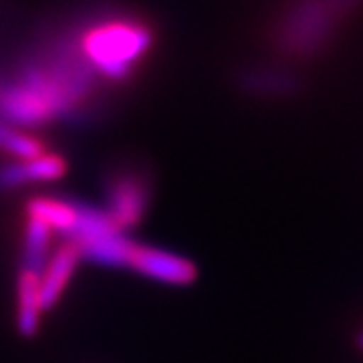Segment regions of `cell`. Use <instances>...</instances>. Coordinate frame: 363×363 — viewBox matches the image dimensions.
<instances>
[{
  "label": "cell",
  "instance_id": "52a82bcc",
  "mask_svg": "<svg viewBox=\"0 0 363 363\" xmlns=\"http://www.w3.org/2000/svg\"><path fill=\"white\" fill-rule=\"evenodd\" d=\"M67 172V162L57 154L23 160L18 164L0 168V188H16L28 182H52L63 178Z\"/></svg>",
  "mask_w": 363,
  "mask_h": 363
},
{
  "label": "cell",
  "instance_id": "5b68a950",
  "mask_svg": "<svg viewBox=\"0 0 363 363\" xmlns=\"http://www.w3.org/2000/svg\"><path fill=\"white\" fill-rule=\"evenodd\" d=\"M128 267L168 285H190L196 281V267L190 260L142 245H133Z\"/></svg>",
  "mask_w": 363,
  "mask_h": 363
},
{
  "label": "cell",
  "instance_id": "3957f363",
  "mask_svg": "<svg viewBox=\"0 0 363 363\" xmlns=\"http://www.w3.org/2000/svg\"><path fill=\"white\" fill-rule=\"evenodd\" d=\"M353 2L357 0H298L281 28V45L297 55L321 49L337 28L333 23L350 13Z\"/></svg>",
  "mask_w": 363,
  "mask_h": 363
},
{
  "label": "cell",
  "instance_id": "7a4b0ae2",
  "mask_svg": "<svg viewBox=\"0 0 363 363\" xmlns=\"http://www.w3.org/2000/svg\"><path fill=\"white\" fill-rule=\"evenodd\" d=\"M79 49L97 77L125 81L154 45L152 28L133 18H105L77 35Z\"/></svg>",
  "mask_w": 363,
  "mask_h": 363
},
{
  "label": "cell",
  "instance_id": "8fae6325",
  "mask_svg": "<svg viewBox=\"0 0 363 363\" xmlns=\"http://www.w3.org/2000/svg\"><path fill=\"white\" fill-rule=\"evenodd\" d=\"M0 150L21 157V160H33V157L45 156V143L39 142L37 138H30L26 133L13 130L11 125L0 121Z\"/></svg>",
  "mask_w": 363,
  "mask_h": 363
},
{
  "label": "cell",
  "instance_id": "6da1fadb",
  "mask_svg": "<svg viewBox=\"0 0 363 363\" xmlns=\"http://www.w3.org/2000/svg\"><path fill=\"white\" fill-rule=\"evenodd\" d=\"M95 79L99 77L79 49L77 35L57 40L0 77V117L21 125L65 119L87 104Z\"/></svg>",
  "mask_w": 363,
  "mask_h": 363
},
{
  "label": "cell",
  "instance_id": "277c9868",
  "mask_svg": "<svg viewBox=\"0 0 363 363\" xmlns=\"http://www.w3.org/2000/svg\"><path fill=\"white\" fill-rule=\"evenodd\" d=\"M107 216L121 233L142 220L147 206V184L138 174H119L107 186Z\"/></svg>",
  "mask_w": 363,
  "mask_h": 363
},
{
  "label": "cell",
  "instance_id": "7c38bea8",
  "mask_svg": "<svg viewBox=\"0 0 363 363\" xmlns=\"http://www.w3.org/2000/svg\"><path fill=\"white\" fill-rule=\"evenodd\" d=\"M355 341H357V347L363 351V331L359 333V335H357V339H355Z\"/></svg>",
  "mask_w": 363,
  "mask_h": 363
},
{
  "label": "cell",
  "instance_id": "9c48e42d",
  "mask_svg": "<svg viewBox=\"0 0 363 363\" xmlns=\"http://www.w3.org/2000/svg\"><path fill=\"white\" fill-rule=\"evenodd\" d=\"M26 218L43 222L52 233L69 234L77 222V204L55 198H33L26 206Z\"/></svg>",
  "mask_w": 363,
  "mask_h": 363
},
{
  "label": "cell",
  "instance_id": "30bf717a",
  "mask_svg": "<svg viewBox=\"0 0 363 363\" xmlns=\"http://www.w3.org/2000/svg\"><path fill=\"white\" fill-rule=\"evenodd\" d=\"M51 228L35 218H26L25 230V269L39 271L40 264L47 259V250L51 242Z\"/></svg>",
  "mask_w": 363,
  "mask_h": 363
},
{
  "label": "cell",
  "instance_id": "ba28073f",
  "mask_svg": "<svg viewBox=\"0 0 363 363\" xmlns=\"http://www.w3.org/2000/svg\"><path fill=\"white\" fill-rule=\"evenodd\" d=\"M18 331L25 337H33L39 327L40 307V277L39 271L23 269L18 274Z\"/></svg>",
  "mask_w": 363,
  "mask_h": 363
},
{
  "label": "cell",
  "instance_id": "8992f818",
  "mask_svg": "<svg viewBox=\"0 0 363 363\" xmlns=\"http://www.w3.org/2000/svg\"><path fill=\"white\" fill-rule=\"evenodd\" d=\"M79 259H81V250L73 240L65 242L52 255L47 264L45 277H40V307L43 309H49L61 298L67 283L71 281L73 272L77 269Z\"/></svg>",
  "mask_w": 363,
  "mask_h": 363
}]
</instances>
